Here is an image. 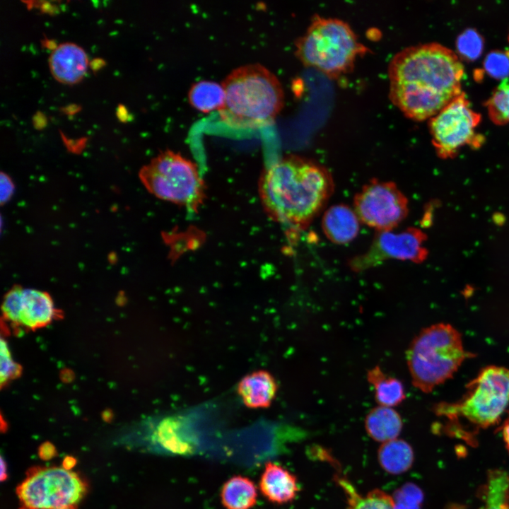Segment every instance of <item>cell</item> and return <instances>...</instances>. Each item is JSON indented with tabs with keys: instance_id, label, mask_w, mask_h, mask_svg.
Masks as SVG:
<instances>
[{
	"instance_id": "obj_18",
	"label": "cell",
	"mask_w": 509,
	"mask_h": 509,
	"mask_svg": "<svg viewBox=\"0 0 509 509\" xmlns=\"http://www.w3.org/2000/svg\"><path fill=\"white\" fill-rule=\"evenodd\" d=\"M402 426L400 415L392 407L378 405L370 409L365 419L368 435L382 443L397 439Z\"/></svg>"
},
{
	"instance_id": "obj_12",
	"label": "cell",
	"mask_w": 509,
	"mask_h": 509,
	"mask_svg": "<svg viewBox=\"0 0 509 509\" xmlns=\"http://www.w3.org/2000/svg\"><path fill=\"white\" fill-rule=\"evenodd\" d=\"M1 308L7 321L31 330L47 326L57 316V308L49 294L18 286L6 293Z\"/></svg>"
},
{
	"instance_id": "obj_35",
	"label": "cell",
	"mask_w": 509,
	"mask_h": 509,
	"mask_svg": "<svg viewBox=\"0 0 509 509\" xmlns=\"http://www.w3.org/2000/svg\"><path fill=\"white\" fill-rule=\"evenodd\" d=\"M508 41H509V34H508Z\"/></svg>"
},
{
	"instance_id": "obj_33",
	"label": "cell",
	"mask_w": 509,
	"mask_h": 509,
	"mask_svg": "<svg viewBox=\"0 0 509 509\" xmlns=\"http://www.w3.org/2000/svg\"><path fill=\"white\" fill-rule=\"evenodd\" d=\"M6 478V464L4 462L3 458H1V480L3 481L4 479Z\"/></svg>"
},
{
	"instance_id": "obj_34",
	"label": "cell",
	"mask_w": 509,
	"mask_h": 509,
	"mask_svg": "<svg viewBox=\"0 0 509 509\" xmlns=\"http://www.w3.org/2000/svg\"><path fill=\"white\" fill-rule=\"evenodd\" d=\"M62 509H76V508H62Z\"/></svg>"
},
{
	"instance_id": "obj_14",
	"label": "cell",
	"mask_w": 509,
	"mask_h": 509,
	"mask_svg": "<svg viewBox=\"0 0 509 509\" xmlns=\"http://www.w3.org/2000/svg\"><path fill=\"white\" fill-rule=\"evenodd\" d=\"M237 393L243 404L250 409H265L271 406L278 392L273 375L257 370L245 375L238 383Z\"/></svg>"
},
{
	"instance_id": "obj_19",
	"label": "cell",
	"mask_w": 509,
	"mask_h": 509,
	"mask_svg": "<svg viewBox=\"0 0 509 509\" xmlns=\"http://www.w3.org/2000/svg\"><path fill=\"white\" fill-rule=\"evenodd\" d=\"M257 500V488L249 478L233 476L221 490V503L226 509H251Z\"/></svg>"
},
{
	"instance_id": "obj_3",
	"label": "cell",
	"mask_w": 509,
	"mask_h": 509,
	"mask_svg": "<svg viewBox=\"0 0 509 509\" xmlns=\"http://www.w3.org/2000/svg\"><path fill=\"white\" fill-rule=\"evenodd\" d=\"M224 101L218 112L223 122L235 129L272 124L283 105L281 84L259 63L234 69L222 83Z\"/></svg>"
},
{
	"instance_id": "obj_32",
	"label": "cell",
	"mask_w": 509,
	"mask_h": 509,
	"mask_svg": "<svg viewBox=\"0 0 509 509\" xmlns=\"http://www.w3.org/2000/svg\"><path fill=\"white\" fill-rule=\"evenodd\" d=\"M54 452V447L51 446L50 444H49L48 446L47 445V444H45V446H42L40 450V456L45 459H47V457H52Z\"/></svg>"
},
{
	"instance_id": "obj_20",
	"label": "cell",
	"mask_w": 509,
	"mask_h": 509,
	"mask_svg": "<svg viewBox=\"0 0 509 509\" xmlns=\"http://www.w3.org/2000/svg\"><path fill=\"white\" fill-rule=\"evenodd\" d=\"M367 380L373 387L375 399L379 406L393 407L406 399L402 381L385 373L379 365L368 370Z\"/></svg>"
},
{
	"instance_id": "obj_30",
	"label": "cell",
	"mask_w": 509,
	"mask_h": 509,
	"mask_svg": "<svg viewBox=\"0 0 509 509\" xmlns=\"http://www.w3.org/2000/svg\"><path fill=\"white\" fill-rule=\"evenodd\" d=\"M14 185L10 177L4 173L1 174V201H7L11 197Z\"/></svg>"
},
{
	"instance_id": "obj_9",
	"label": "cell",
	"mask_w": 509,
	"mask_h": 509,
	"mask_svg": "<svg viewBox=\"0 0 509 509\" xmlns=\"http://www.w3.org/2000/svg\"><path fill=\"white\" fill-rule=\"evenodd\" d=\"M481 117L462 91L429 119L432 143L438 156L452 158L464 146L479 148L484 142V137L476 132Z\"/></svg>"
},
{
	"instance_id": "obj_13",
	"label": "cell",
	"mask_w": 509,
	"mask_h": 509,
	"mask_svg": "<svg viewBox=\"0 0 509 509\" xmlns=\"http://www.w3.org/2000/svg\"><path fill=\"white\" fill-rule=\"evenodd\" d=\"M50 73L58 82L74 85L85 76L88 58L85 50L73 42H64L57 46L48 59Z\"/></svg>"
},
{
	"instance_id": "obj_24",
	"label": "cell",
	"mask_w": 509,
	"mask_h": 509,
	"mask_svg": "<svg viewBox=\"0 0 509 509\" xmlns=\"http://www.w3.org/2000/svg\"><path fill=\"white\" fill-rule=\"evenodd\" d=\"M339 483L347 496V509H394L392 497L380 489L361 496L348 480L339 479Z\"/></svg>"
},
{
	"instance_id": "obj_29",
	"label": "cell",
	"mask_w": 509,
	"mask_h": 509,
	"mask_svg": "<svg viewBox=\"0 0 509 509\" xmlns=\"http://www.w3.org/2000/svg\"><path fill=\"white\" fill-rule=\"evenodd\" d=\"M21 367L13 360L8 345L4 339L1 340V385L8 383L21 373Z\"/></svg>"
},
{
	"instance_id": "obj_26",
	"label": "cell",
	"mask_w": 509,
	"mask_h": 509,
	"mask_svg": "<svg viewBox=\"0 0 509 509\" xmlns=\"http://www.w3.org/2000/svg\"><path fill=\"white\" fill-rule=\"evenodd\" d=\"M456 46L460 56L467 60L473 61L481 55L484 40L476 30L468 28L458 35Z\"/></svg>"
},
{
	"instance_id": "obj_2",
	"label": "cell",
	"mask_w": 509,
	"mask_h": 509,
	"mask_svg": "<svg viewBox=\"0 0 509 509\" xmlns=\"http://www.w3.org/2000/svg\"><path fill=\"white\" fill-rule=\"evenodd\" d=\"M259 188L262 201L272 218L302 228L322 209L333 192L334 182L322 165L290 156L265 170Z\"/></svg>"
},
{
	"instance_id": "obj_6",
	"label": "cell",
	"mask_w": 509,
	"mask_h": 509,
	"mask_svg": "<svg viewBox=\"0 0 509 509\" xmlns=\"http://www.w3.org/2000/svg\"><path fill=\"white\" fill-rule=\"evenodd\" d=\"M363 52L349 24L334 18L315 17L296 42L300 61L332 78L351 71Z\"/></svg>"
},
{
	"instance_id": "obj_17",
	"label": "cell",
	"mask_w": 509,
	"mask_h": 509,
	"mask_svg": "<svg viewBox=\"0 0 509 509\" xmlns=\"http://www.w3.org/2000/svg\"><path fill=\"white\" fill-rule=\"evenodd\" d=\"M189 417L183 414L172 415L161 419L155 428L153 435L157 441L174 452H187L192 447L190 441Z\"/></svg>"
},
{
	"instance_id": "obj_25",
	"label": "cell",
	"mask_w": 509,
	"mask_h": 509,
	"mask_svg": "<svg viewBox=\"0 0 509 509\" xmlns=\"http://www.w3.org/2000/svg\"><path fill=\"white\" fill-rule=\"evenodd\" d=\"M485 105L494 124L503 125L509 123V77L502 80Z\"/></svg>"
},
{
	"instance_id": "obj_27",
	"label": "cell",
	"mask_w": 509,
	"mask_h": 509,
	"mask_svg": "<svg viewBox=\"0 0 509 509\" xmlns=\"http://www.w3.org/2000/svg\"><path fill=\"white\" fill-rule=\"evenodd\" d=\"M394 509H421L423 493L412 483H407L398 488L392 496Z\"/></svg>"
},
{
	"instance_id": "obj_28",
	"label": "cell",
	"mask_w": 509,
	"mask_h": 509,
	"mask_svg": "<svg viewBox=\"0 0 509 509\" xmlns=\"http://www.w3.org/2000/svg\"><path fill=\"white\" fill-rule=\"evenodd\" d=\"M486 73L493 78L505 79L509 76V53L501 50L490 52L484 61Z\"/></svg>"
},
{
	"instance_id": "obj_1",
	"label": "cell",
	"mask_w": 509,
	"mask_h": 509,
	"mask_svg": "<svg viewBox=\"0 0 509 509\" xmlns=\"http://www.w3.org/2000/svg\"><path fill=\"white\" fill-rule=\"evenodd\" d=\"M464 74L458 55L441 44L406 47L390 62V100L410 119H431L462 92Z\"/></svg>"
},
{
	"instance_id": "obj_4",
	"label": "cell",
	"mask_w": 509,
	"mask_h": 509,
	"mask_svg": "<svg viewBox=\"0 0 509 509\" xmlns=\"http://www.w3.org/2000/svg\"><path fill=\"white\" fill-rule=\"evenodd\" d=\"M509 406V370L489 365L481 369L467 385L462 397L455 402H440L436 415L447 420L448 431L467 439V428L472 434L497 423Z\"/></svg>"
},
{
	"instance_id": "obj_16",
	"label": "cell",
	"mask_w": 509,
	"mask_h": 509,
	"mask_svg": "<svg viewBox=\"0 0 509 509\" xmlns=\"http://www.w3.org/2000/svg\"><path fill=\"white\" fill-rule=\"evenodd\" d=\"M360 220L354 209L345 204L330 206L324 213L322 228L332 242L346 244L352 241L359 231Z\"/></svg>"
},
{
	"instance_id": "obj_31",
	"label": "cell",
	"mask_w": 509,
	"mask_h": 509,
	"mask_svg": "<svg viewBox=\"0 0 509 509\" xmlns=\"http://www.w3.org/2000/svg\"><path fill=\"white\" fill-rule=\"evenodd\" d=\"M501 431L503 440L505 442L506 448L509 452V410L508 411L507 417L504 420L503 424L502 425Z\"/></svg>"
},
{
	"instance_id": "obj_15",
	"label": "cell",
	"mask_w": 509,
	"mask_h": 509,
	"mask_svg": "<svg viewBox=\"0 0 509 509\" xmlns=\"http://www.w3.org/2000/svg\"><path fill=\"white\" fill-rule=\"evenodd\" d=\"M259 488L264 498L278 505L293 501L299 491L296 477L281 465L272 462L266 463Z\"/></svg>"
},
{
	"instance_id": "obj_23",
	"label": "cell",
	"mask_w": 509,
	"mask_h": 509,
	"mask_svg": "<svg viewBox=\"0 0 509 509\" xmlns=\"http://www.w3.org/2000/svg\"><path fill=\"white\" fill-rule=\"evenodd\" d=\"M479 509H509V475L501 469L488 472Z\"/></svg>"
},
{
	"instance_id": "obj_10",
	"label": "cell",
	"mask_w": 509,
	"mask_h": 509,
	"mask_svg": "<svg viewBox=\"0 0 509 509\" xmlns=\"http://www.w3.org/2000/svg\"><path fill=\"white\" fill-rule=\"evenodd\" d=\"M353 209L364 224L378 232L387 231L405 219L409 203L394 182L373 180L356 194Z\"/></svg>"
},
{
	"instance_id": "obj_7",
	"label": "cell",
	"mask_w": 509,
	"mask_h": 509,
	"mask_svg": "<svg viewBox=\"0 0 509 509\" xmlns=\"http://www.w3.org/2000/svg\"><path fill=\"white\" fill-rule=\"evenodd\" d=\"M142 182L156 197L196 209L204 198V183L195 163L172 151L153 158L140 172Z\"/></svg>"
},
{
	"instance_id": "obj_11",
	"label": "cell",
	"mask_w": 509,
	"mask_h": 509,
	"mask_svg": "<svg viewBox=\"0 0 509 509\" xmlns=\"http://www.w3.org/2000/svg\"><path fill=\"white\" fill-rule=\"evenodd\" d=\"M426 238V234L416 228H408L399 232H378L368 250L352 258L349 267L358 272L388 259L421 263L428 256L425 246Z\"/></svg>"
},
{
	"instance_id": "obj_8",
	"label": "cell",
	"mask_w": 509,
	"mask_h": 509,
	"mask_svg": "<svg viewBox=\"0 0 509 509\" xmlns=\"http://www.w3.org/2000/svg\"><path fill=\"white\" fill-rule=\"evenodd\" d=\"M88 490L86 482L64 467H35L17 486L19 509L76 508Z\"/></svg>"
},
{
	"instance_id": "obj_22",
	"label": "cell",
	"mask_w": 509,
	"mask_h": 509,
	"mask_svg": "<svg viewBox=\"0 0 509 509\" xmlns=\"http://www.w3.org/2000/svg\"><path fill=\"white\" fill-rule=\"evenodd\" d=\"M225 94L222 84L209 80L193 83L188 92L190 105L197 110L207 113L222 107Z\"/></svg>"
},
{
	"instance_id": "obj_5",
	"label": "cell",
	"mask_w": 509,
	"mask_h": 509,
	"mask_svg": "<svg viewBox=\"0 0 509 509\" xmlns=\"http://www.w3.org/2000/svg\"><path fill=\"white\" fill-rule=\"evenodd\" d=\"M472 356L465 350L461 334L446 323L423 329L406 354L412 384L424 393L452 378L462 363Z\"/></svg>"
},
{
	"instance_id": "obj_21",
	"label": "cell",
	"mask_w": 509,
	"mask_h": 509,
	"mask_svg": "<svg viewBox=\"0 0 509 509\" xmlns=\"http://www.w3.org/2000/svg\"><path fill=\"white\" fill-rule=\"evenodd\" d=\"M378 460L384 470L391 474H400L411 467L414 452L411 445L401 439L384 443L378 450Z\"/></svg>"
}]
</instances>
